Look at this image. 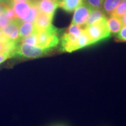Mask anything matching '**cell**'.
Wrapping results in <instances>:
<instances>
[{
    "label": "cell",
    "mask_w": 126,
    "mask_h": 126,
    "mask_svg": "<svg viewBox=\"0 0 126 126\" xmlns=\"http://www.w3.org/2000/svg\"><path fill=\"white\" fill-rule=\"evenodd\" d=\"M61 31L53 25L42 31H36L37 46L45 48L53 49L60 42L59 36Z\"/></svg>",
    "instance_id": "1"
},
{
    "label": "cell",
    "mask_w": 126,
    "mask_h": 126,
    "mask_svg": "<svg viewBox=\"0 0 126 126\" xmlns=\"http://www.w3.org/2000/svg\"><path fill=\"white\" fill-rule=\"evenodd\" d=\"M85 28L91 39L92 45L108 38L111 34L109 30L107 18L102 19L89 26H85Z\"/></svg>",
    "instance_id": "2"
},
{
    "label": "cell",
    "mask_w": 126,
    "mask_h": 126,
    "mask_svg": "<svg viewBox=\"0 0 126 126\" xmlns=\"http://www.w3.org/2000/svg\"><path fill=\"white\" fill-rule=\"evenodd\" d=\"M52 49L32 46L24 43H19L14 53L13 57L26 59H36L46 55Z\"/></svg>",
    "instance_id": "3"
},
{
    "label": "cell",
    "mask_w": 126,
    "mask_h": 126,
    "mask_svg": "<svg viewBox=\"0 0 126 126\" xmlns=\"http://www.w3.org/2000/svg\"><path fill=\"white\" fill-rule=\"evenodd\" d=\"M79 36L66 31L61 36L60 49L63 52L72 53L79 50L78 38Z\"/></svg>",
    "instance_id": "4"
},
{
    "label": "cell",
    "mask_w": 126,
    "mask_h": 126,
    "mask_svg": "<svg viewBox=\"0 0 126 126\" xmlns=\"http://www.w3.org/2000/svg\"><path fill=\"white\" fill-rule=\"evenodd\" d=\"M92 9L86 3L83 2L74 11L71 23L79 26L86 25Z\"/></svg>",
    "instance_id": "5"
},
{
    "label": "cell",
    "mask_w": 126,
    "mask_h": 126,
    "mask_svg": "<svg viewBox=\"0 0 126 126\" xmlns=\"http://www.w3.org/2000/svg\"><path fill=\"white\" fill-rule=\"evenodd\" d=\"M39 11L53 16L57 8L59 7L58 0H39L36 2Z\"/></svg>",
    "instance_id": "6"
},
{
    "label": "cell",
    "mask_w": 126,
    "mask_h": 126,
    "mask_svg": "<svg viewBox=\"0 0 126 126\" xmlns=\"http://www.w3.org/2000/svg\"><path fill=\"white\" fill-rule=\"evenodd\" d=\"M31 2H19L13 5V9L16 19L23 22L27 18L31 9Z\"/></svg>",
    "instance_id": "7"
},
{
    "label": "cell",
    "mask_w": 126,
    "mask_h": 126,
    "mask_svg": "<svg viewBox=\"0 0 126 126\" xmlns=\"http://www.w3.org/2000/svg\"><path fill=\"white\" fill-rule=\"evenodd\" d=\"M53 16L39 11L34 24L36 31L46 29L51 25Z\"/></svg>",
    "instance_id": "8"
},
{
    "label": "cell",
    "mask_w": 126,
    "mask_h": 126,
    "mask_svg": "<svg viewBox=\"0 0 126 126\" xmlns=\"http://www.w3.org/2000/svg\"><path fill=\"white\" fill-rule=\"evenodd\" d=\"M107 22L110 33L114 34H117L123 26L120 18L114 16H110Z\"/></svg>",
    "instance_id": "9"
},
{
    "label": "cell",
    "mask_w": 126,
    "mask_h": 126,
    "mask_svg": "<svg viewBox=\"0 0 126 126\" xmlns=\"http://www.w3.org/2000/svg\"><path fill=\"white\" fill-rule=\"evenodd\" d=\"M84 0H61L60 2L59 7L68 12L74 11L83 2Z\"/></svg>",
    "instance_id": "10"
},
{
    "label": "cell",
    "mask_w": 126,
    "mask_h": 126,
    "mask_svg": "<svg viewBox=\"0 0 126 126\" xmlns=\"http://www.w3.org/2000/svg\"><path fill=\"white\" fill-rule=\"evenodd\" d=\"M106 18V14L104 13L101 9H92L88 17L87 22H86L85 26L94 24L99 20H102V19Z\"/></svg>",
    "instance_id": "11"
},
{
    "label": "cell",
    "mask_w": 126,
    "mask_h": 126,
    "mask_svg": "<svg viewBox=\"0 0 126 126\" xmlns=\"http://www.w3.org/2000/svg\"><path fill=\"white\" fill-rule=\"evenodd\" d=\"M36 31L34 23L29 22H23L20 24L19 28L20 40L23 37L30 35Z\"/></svg>",
    "instance_id": "12"
},
{
    "label": "cell",
    "mask_w": 126,
    "mask_h": 126,
    "mask_svg": "<svg viewBox=\"0 0 126 126\" xmlns=\"http://www.w3.org/2000/svg\"><path fill=\"white\" fill-rule=\"evenodd\" d=\"M122 1V0H103L101 9L105 14L110 16Z\"/></svg>",
    "instance_id": "13"
},
{
    "label": "cell",
    "mask_w": 126,
    "mask_h": 126,
    "mask_svg": "<svg viewBox=\"0 0 126 126\" xmlns=\"http://www.w3.org/2000/svg\"><path fill=\"white\" fill-rule=\"evenodd\" d=\"M22 23V22L18 19H16L15 20L10 21L8 24L2 29L3 34L8 39L9 36L11 35L16 30L19 28L20 25Z\"/></svg>",
    "instance_id": "14"
},
{
    "label": "cell",
    "mask_w": 126,
    "mask_h": 126,
    "mask_svg": "<svg viewBox=\"0 0 126 126\" xmlns=\"http://www.w3.org/2000/svg\"><path fill=\"white\" fill-rule=\"evenodd\" d=\"M91 45H92V42L86 32L85 28H84L78 38V48L79 49H81Z\"/></svg>",
    "instance_id": "15"
},
{
    "label": "cell",
    "mask_w": 126,
    "mask_h": 126,
    "mask_svg": "<svg viewBox=\"0 0 126 126\" xmlns=\"http://www.w3.org/2000/svg\"><path fill=\"white\" fill-rule=\"evenodd\" d=\"M39 12V10L36 2H31L29 13L28 14L27 18L25 19L22 22H29L34 23L36 18H37Z\"/></svg>",
    "instance_id": "16"
},
{
    "label": "cell",
    "mask_w": 126,
    "mask_h": 126,
    "mask_svg": "<svg viewBox=\"0 0 126 126\" xmlns=\"http://www.w3.org/2000/svg\"><path fill=\"white\" fill-rule=\"evenodd\" d=\"M126 14V0H122L117 7L115 9L110 16H114L117 17H122Z\"/></svg>",
    "instance_id": "17"
},
{
    "label": "cell",
    "mask_w": 126,
    "mask_h": 126,
    "mask_svg": "<svg viewBox=\"0 0 126 126\" xmlns=\"http://www.w3.org/2000/svg\"><path fill=\"white\" fill-rule=\"evenodd\" d=\"M19 43H24L30 45L37 46V37L36 31L30 35L20 39Z\"/></svg>",
    "instance_id": "18"
},
{
    "label": "cell",
    "mask_w": 126,
    "mask_h": 126,
    "mask_svg": "<svg viewBox=\"0 0 126 126\" xmlns=\"http://www.w3.org/2000/svg\"><path fill=\"white\" fill-rule=\"evenodd\" d=\"M103 0H85V2L92 9H101Z\"/></svg>",
    "instance_id": "19"
},
{
    "label": "cell",
    "mask_w": 126,
    "mask_h": 126,
    "mask_svg": "<svg viewBox=\"0 0 126 126\" xmlns=\"http://www.w3.org/2000/svg\"><path fill=\"white\" fill-rule=\"evenodd\" d=\"M10 20L8 18L7 15L3 10V11L0 13V29H2L4 28L8 24Z\"/></svg>",
    "instance_id": "20"
},
{
    "label": "cell",
    "mask_w": 126,
    "mask_h": 126,
    "mask_svg": "<svg viewBox=\"0 0 126 126\" xmlns=\"http://www.w3.org/2000/svg\"><path fill=\"white\" fill-rule=\"evenodd\" d=\"M116 35V38L119 40L126 42V26H124Z\"/></svg>",
    "instance_id": "21"
},
{
    "label": "cell",
    "mask_w": 126,
    "mask_h": 126,
    "mask_svg": "<svg viewBox=\"0 0 126 126\" xmlns=\"http://www.w3.org/2000/svg\"><path fill=\"white\" fill-rule=\"evenodd\" d=\"M11 57V55L7 53H0V64H2L9 58Z\"/></svg>",
    "instance_id": "22"
},
{
    "label": "cell",
    "mask_w": 126,
    "mask_h": 126,
    "mask_svg": "<svg viewBox=\"0 0 126 126\" xmlns=\"http://www.w3.org/2000/svg\"><path fill=\"white\" fill-rule=\"evenodd\" d=\"M9 40L7 37H6L3 34L2 29H0V42H8Z\"/></svg>",
    "instance_id": "23"
},
{
    "label": "cell",
    "mask_w": 126,
    "mask_h": 126,
    "mask_svg": "<svg viewBox=\"0 0 126 126\" xmlns=\"http://www.w3.org/2000/svg\"><path fill=\"white\" fill-rule=\"evenodd\" d=\"M19 2H31V1L30 0H10L9 2L13 6L14 4Z\"/></svg>",
    "instance_id": "24"
},
{
    "label": "cell",
    "mask_w": 126,
    "mask_h": 126,
    "mask_svg": "<svg viewBox=\"0 0 126 126\" xmlns=\"http://www.w3.org/2000/svg\"><path fill=\"white\" fill-rule=\"evenodd\" d=\"M121 20H122L123 26H126V14L123 16H122V17H120Z\"/></svg>",
    "instance_id": "25"
},
{
    "label": "cell",
    "mask_w": 126,
    "mask_h": 126,
    "mask_svg": "<svg viewBox=\"0 0 126 126\" xmlns=\"http://www.w3.org/2000/svg\"><path fill=\"white\" fill-rule=\"evenodd\" d=\"M10 1V0H0V2L1 3H8Z\"/></svg>",
    "instance_id": "26"
},
{
    "label": "cell",
    "mask_w": 126,
    "mask_h": 126,
    "mask_svg": "<svg viewBox=\"0 0 126 126\" xmlns=\"http://www.w3.org/2000/svg\"><path fill=\"white\" fill-rule=\"evenodd\" d=\"M30 1H31V2H37L39 0H30Z\"/></svg>",
    "instance_id": "27"
},
{
    "label": "cell",
    "mask_w": 126,
    "mask_h": 126,
    "mask_svg": "<svg viewBox=\"0 0 126 126\" xmlns=\"http://www.w3.org/2000/svg\"><path fill=\"white\" fill-rule=\"evenodd\" d=\"M58 1H59V2H60V1H61V0H58Z\"/></svg>",
    "instance_id": "28"
}]
</instances>
